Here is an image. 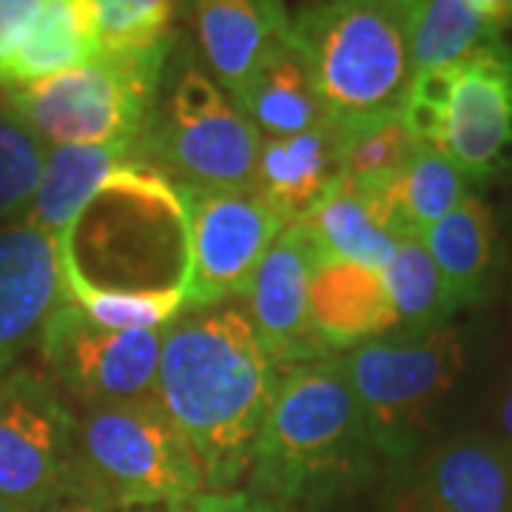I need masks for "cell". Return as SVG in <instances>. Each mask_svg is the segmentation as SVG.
<instances>
[{"label":"cell","instance_id":"cell-1","mask_svg":"<svg viewBox=\"0 0 512 512\" xmlns=\"http://www.w3.org/2000/svg\"><path fill=\"white\" fill-rule=\"evenodd\" d=\"M274 387L276 365L245 308L214 305L165 328L154 399L194 447L217 493L251 470Z\"/></svg>","mask_w":512,"mask_h":512},{"label":"cell","instance_id":"cell-2","mask_svg":"<svg viewBox=\"0 0 512 512\" xmlns=\"http://www.w3.org/2000/svg\"><path fill=\"white\" fill-rule=\"evenodd\" d=\"M424 0H316L291 20L325 120L339 131L402 114Z\"/></svg>","mask_w":512,"mask_h":512},{"label":"cell","instance_id":"cell-3","mask_svg":"<svg viewBox=\"0 0 512 512\" xmlns=\"http://www.w3.org/2000/svg\"><path fill=\"white\" fill-rule=\"evenodd\" d=\"M367 450L376 447L342 356L288 365L276 373L274 399L251 458L254 495L279 504L330 493L365 467Z\"/></svg>","mask_w":512,"mask_h":512},{"label":"cell","instance_id":"cell-4","mask_svg":"<svg viewBox=\"0 0 512 512\" xmlns=\"http://www.w3.org/2000/svg\"><path fill=\"white\" fill-rule=\"evenodd\" d=\"M200 456L154 396L89 407L74 427V490L106 510L185 507L205 493Z\"/></svg>","mask_w":512,"mask_h":512},{"label":"cell","instance_id":"cell-5","mask_svg":"<svg viewBox=\"0 0 512 512\" xmlns=\"http://www.w3.org/2000/svg\"><path fill=\"white\" fill-rule=\"evenodd\" d=\"M165 55L109 57L9 92V109L55 146H128L143 137Z\"/></svg>","mask_w":512,"mask_h":512},{"label":"cell","instance_id":"cell-6","mask_svg":"<svg viewBox=\"0 0 512 512\" xmlns=\"http://www.w3.org/2000/svg\"><path fill=\"white\" fill-rule=\"evenodd\" d=\"M373 447L393 461L419 450L433 410L464 370V342L450 325L419 336L387 333L342 356Z\"/></svg>","mask_w":512,"mask_h":512},{"label":"cell","instance_id":"cell-7","mask_svg":"<svg viewBox=\"0 0 512 512\" xmlns=\"http://www.w3.org/2000/svg\"><path fill=\"white\" fill-rule=\"evenodd\" d=\"M180 188L256 191L262 137L234 97L200 66H183L143 131Z\"/></svg>","mask_w":512,"mask_h":512},{"label":"cell","instance_id":"cell-8","mask_svg":"<svg viewBox=\"0 0 512 512\" xmlns=\"http://www.w3.org/2000/svg\"><path fill=\"white\" fill-rule=\"evenodd\" d=\"M74 427L55 384L9 370L0 390V501L40 512L74 490Z\"/></svg>","mask_w":512,"mask_h":512},{"label":"cell","instance_id":"cell-9","mask_svg":"<svg viewBox=\"0 0 512 512\" xmlns=\"http://www.w3.org/2000/svg\"><path fill=\"white\" fill-rule=\"evenodd\" d=\"M188 222L185 311L245 296L285 222L256 191L177 188Z\"/></svg>","mask_w":512,"mask_h":512},{"label":"cell","instance_id":"cell-10","mask_svg":"<svg viewBox=\"0 0 512 512\" xmlns=\"http://www.w3.org/2000/svg\"><path fill=\"white\" fill-rule=\"evenodd\" d=\"M165 328L111 330L94 325L63 296L40 333L49 373L89 407L154 396Z\"/></svg>","mask_w":512,"mask_h":512},{"label":"cell","instance_id":"cell-11","mask_svg":"<svg viewBox=\"0 0 512 512\" xmlns=\"http://www.w3.org/2000/svg\"><path fill=\"white\" fill-rule=\"evenodd\" d=\"M384 512H512V456L481 433H464L393 461Z\"/></svg>","mask_w":512,"mask_h":512},{"label":"cell","instance_id":"cell-12","mask_svg":"<svg viewBox=\"0 0 512 512\" xmlns=\"http://www.w3.org/2000/svg\"><path fill=\"white\" fill-rule=\"evenodd\" d=\"M316 262L319 254L305 225H285L245 291V311L256 339L276 367L330 356L316 339L308 313Z\"/></svg>","mask_w":512,"mask_h":512},{"label":"cell","instance_id":"cell-13","mask_svg":"<svg viewBox=\"0 0 512 512\" xmlns=\"http://www.w3.org/2000/svg\"><path fill=\"white\" fill-rule=\"evenodd\" d=\"M512 146V57L501 43L456 63L441 151L467 180H487Z\"/></svg>","mask_w":512,"mask_h":512},{"label":"cell","instance_id":"cell-14","mask_svg":"<svg viewBox=\"0 0 512 512\" xmlns=\"http://www.w3.org/2000/svg\"><path fill=\"white\" fill-rule=\"evenodd\" d=\"M63 302L60 239L32 222L0 228V367L40 339L46 319Z\"/></svg>","mask_w":512,"mask_h":512},{"label":"cell","instance_id":"cell-15","mask_svg":"<svg viewBox=\"0 0 512 512\" xmlns=\"http://www.w3.org/2000/svg\"><path fill=\"white\" fill-rule=\"evenodd\" d=\"M319 259H345L384 271L402 237V222L390 200V185H362L339 177L302 220Z\"/></svg>","mask_w":512,"mask_h":512},{"label":"cell","instance_id":"cell-16","mask_svg":"<svg viewBox=\"0 0 512 512\" xmlns=\"http://www.w3.org/2000/svg\"><path fill=\"white\" fill-rule=\"evenodd\" d=\"M191 9L202 60L231 97L242 92L259 60L288 40L285 0H183Z\"/></svg>","mask_w":512,"mask_h":512},{"label":"cell","instance_id":"cell-17","mask_svg":"<svg viewBox=\"0 0 512 512\" xmlns=\"http://www.w3.org/2000/svg\"><path fill=\"white\" fill-rule=\"evenodd\" d=\"M308 313L325 350H350L399 330L382 271L345 259H319L311 276Z\"/></svg>","mask_w":512,"mask_h":512},{"label":"cell","instance_id":"cell-18","mask_svg":"<svg viewBox=\"0 0 512 512\" xmlns=\"http://www.w3.org/2000/svg\"><path fill=\"white\" fill-rule=\"evenodd\" d=\"M345 134L330 123L291 137H262L256 194L285 225L302 222L342 177Z\"/></svg>","mask_w":512,"mask_h":512},{"label":"cell","instance_id":"cell-19","mask_svg":"<svg viewBox=\"0 0 512 512\" xmlns=\"http://www.w3.org/2000/svg\"><path fill=\"white\" fill-rule=\"evenodd\" d=\"M421 239L439 268L453 308L481 302L498 256V231L487 202L467 194Z\"/></svg>","mask_w":512,"mask_h":512},{"label":"cell","instance_id":"cell-20","mask_svg":"<svg viewBox=\"0 0 512 512\" xmlns=\"http://www.w3.org/2000/svg\"><path fill=\"white\" fill-rule=\"evenodd\" d=\"M234 103L254 123L259 137H291L328 123L308 66L293 49L291 37L259 60Z\"/></svg>","mask_w":512,"mask_h":512},{"label":"cell","instance_id":"cell-21","mask_svg":"<svg viewBox=\"0 0 512 512\" xmlns=\"http://www.w3.org/2000/svg\"><path fill=\"white\" fill-rule=\"evenodd\" d=\"M131 160L128 146H55L46 154L43 180L37 185L26 220L40 231L63 237L89 202L103 191L114 171Z\"/></svg>","mask_w":512,"mask_h":512},{"label":"cell","instance_id":"cell-22","mask_svg":"<svg viewBox=\"0 0 512 512\" xmlns=\"http://www.w3.org/2000/svg\"><path fill=\"white\" fill-rule=\"evenodd\" d=\"M103 55L94 0H43L35 29L9 60L3 86H26Z\"/></svg>","mask_w":512,"mask_h":512},{"label":"cell","instance_id":"cell-23","mask_svg":"<svg viewBox=\"0 0 512 512\" xmlns=\"http://www.w3.org/2000/svg\"><path fill=\"white\" fill-rule=\"evenodd\" d=\"M384 288L399 316V330L419 336L450 322L453 302L447 296L444 279L419 234H402L399 245L382 271Z\"/></svg>","mask_w":512,"mask_h":512},{"label":"cell","instance_id":"cell-24","mask_svg":"<svg viewBox=\"0 0 512 512\" xmlns=\"http://www.w3.org/2000/svg\"><path fill=\"white\" fill-rule=\"evenodd\" d=\"M467 194V177L441 148L427 143H419L399 177L390 183V200L402 231L419 237L441 217H447Z\"/></svg>","mask_w":512,"mask_h":512},{"label":"cell","instance_id":"cell-25","mask_svg":"<svg viewBox=\"0 0 512 512\" xmlns=\"http://www.w3.org/2000/svg\"><path fill=\"white\" fill-rule=\"evenodd\" d=\"M63 296L94 325L111 330L168 328L185 311V291H106L94 288L60 256Z\"/></svg>","mask_w":512,"mask_h":512},{"label":"cell","instance_id":"cell-26","mask_svg":"<svg viewBox=\"0 0 512 512\" xmlns=\"http://www.w3.org/2000/svg\"><path fill=\"white\" fill-rule=\"evenodd\" d=\"M498 43V29L464 0H424L413 35V74L456 66Z\"/></svg>","mask_w":512,"mask_h":512},{"label":"cell","instance_id":"cell-27","mask_svg":"<svg viewBox=\"0 0 512 512\" xmlns=\"http://www.w3.org/2000/svg\"><path fill=\"white\" fill-rule=\"evenodd\" d=\"M180 0H94L100 49L109 57L168 52V29Z\"/></svg>","mask_w":512,"mask_h":512},{"label":"cell","instance_id":"cell-28","mask_svg":"<svg viewBox=\"0 0 512 512\" xmlns=\"http://www.w3.org/2000/svg\"><path fill=\"white\" fill-rule=\"evenodd\" d=\"M342 134V174L362 185H390L419 148V140L402 123V114Z\"/></svg>","mask_w":512,"mask_h":512},{"label":"cell","instance_id":"cell-29","mask_svg":"<svg viewBox=\"0 0 512 512\" xmlns=\"http://www.w3.org/2000/svg\"><path fill=\"white\" fill-rule=\"evenodd\" d=\"M46 140L15 111H0V220L35 200L46 165Z\"/></svg>","mask_w":512,"mask_h":512},{"label":"cell","instance_id":"cell-30","mask_svg":"<svg viewBox=\"0 0 512 512\" xmlns=\"http://www.w3.org/2000/svg\"><path fill=\"white\" fill-rule=\"evenodd\" d=\"M43 0H0V83L9 60L18 55L29 32L35 29Z\"/></svg>","mask_w":512,"mask_h":512},{"label":"cell","instance_id":"cell-31","mask_svg":"<svg viewBox=\"0 0 512 512\" xmlns=\"http://www.w3.org/2000/svg\"><path fill=\"white\" fill-rule=\"evenodd\" d=\"M188 512H279L276 501L254 493H202L188 507Z\"/></svg>","mask_w":512,"mask_h":512},{"label":"cell","instance_id":"cell-32","mask_svg":"<svg viewBox=\"0 0 512 512\" xmlns=\"http://www.w3.org/2000/svg\"><path fill=\"white\" fill-rule=\"evenodd\" d=\"M493 430V439L512 456V379L504 384L501 393L495 396Z\"/></svg>","mask_w":512,"mask_h":512},{"label":"cell","instance_id":"cell-33","mask_svg":"<svg viewBox=\"0 0 512 512\" xmlns=\"http://www.w3.org/2000/svg\"><path fill=\"white\" fill-rule=\"evenodd\" d=\"M478 18H484L493 29L512 26V0H464Z\"/></svg>","mask_w":512,"mask_h":512},{"label":"cell","instance_id":"cell-34","mask_svg":"<svg viewBox=\"0 0 512 512\" xmlns=\"http://www.w3.org/2000/svg\"><path fill=\"white\" fill-rule=\"evenodd\" d=\"M40 512H106V507L100 501H94L92 495L72 490V493H66L63 498H57L52 507H46V510Z\"/></svg>","mask_w":512,"mask_h":512},{"label":"cell","instance_id":"cell-35","mask_svg":"<svg viewBox=\"0 0 512 512\" xmlns=\"http://www.w3.org/2000/svg\"><path fill=\"white\" fill-rule=\"evenodd\" d=\"M6 373H9V370H6V367H0V390H3V382H6Z\"/></svg>","mask_w":512,"mask_h":512},{"label":"cell","instance_id":"cell-36","mask_svg":"<svg viewBox=\"0 0 512 512\" xmlns=\"http://www.w3.org/2000/svg\"><path fill=\"white\" fill-rule=\"evenodd\" d=\"M0 512H18V510H12L9 504H3V501H0Z\"/></svg>","mask_w":512,"mask_h":512},{"label":"cell","instance_id":"cell-37","mask_svg":"<svg viewBox=\"0 0 512 512\" xmlns=\"http://www.w3.org/2000/svg\"><path fill=\"white\" fill-rule=\"evenodd\" d=\"M510 208H512V197H510Z\"/></svg>","mask_w":512,"mask_h":512},{"label":"cell","instance_id":"cell-38","mask_svg":"<svg viewBox=\"0 0 512 512\" xmlns=\"http://www.w3.org/2000/svg\"><path fill=\"white\" fill-rule=\"evenodd\" d=\"M342 512H348V510H342Z\"/></svg>","mask_w":512,"mask_h":512}]
</instances>
